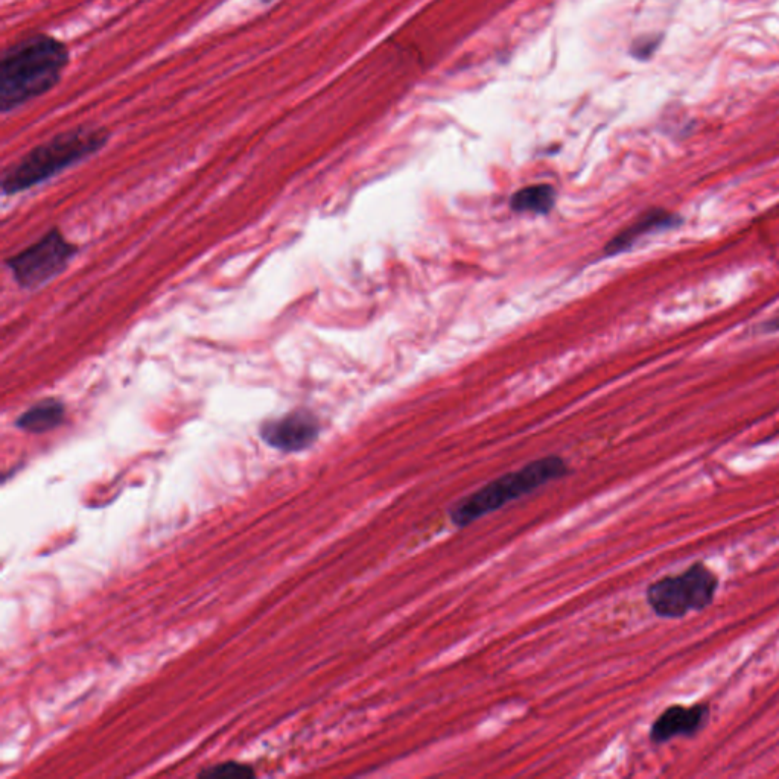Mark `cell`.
Here are the masks:
<instances>
[{
	"mask_svg": "<svg viewBox=\"0 0 779 779\" xmlns=\"http://www.w3.org/2000/svg\"><path fill=\"white\" fill-rule=\"evenodd\" d=\"M201 776H215V778H245V776H255L252 767L244 766L238 763H224L212 769L204 770Z\"/></svg>",
	"mask_w": 779,
	"mask_h": 779,
	"instance_id": "obj_11",
	"label": "cell"
},
{
	"mask_svg": "<svg viewBox=\"0 0 779 779\" xmlns=\"http://www.w3.org/2000/svg\"><path fill=\"white\" fill-rule=\"evenodd\" d=\"M70 63L66 43L34 34L5 49L0 58V112H14L60 84Z\"/></svg>",
	"mask_w": 779,
	"mask_h": 779,
	"instance_id": "obj_1",
	"label": "cell"
},
{
	"mask_svg": "<svg viewBox=\"0 0 779 779\" xmlns=\"http://www.w3.org/2000/svg\"><path fill=\"white\" fill-rule=\"evenodd\" d=\"M320 434V423L306 410L291 411L279 419L268 420L261 427V437L271 448L282 452H300L314 445Z\"/></svg>",
	"mask_w": 779,
	"mask_h": 779,
	"instance_id": "obj_6",
	"label": "cell"
},
{
	"mask_svg": "<svg viewBox=\"0 0 779 779\" xmlns=\"http://www.w3.org/2000/svg\"><path fill=\"white\" fill-rule=\"evenodd\" d=\"M77 253V245L67 241L60 230L52 229L5 264L20 287L35 290L60 276Z\"/></svg>",
	"mask_w": 779,
	"mask_h": 779,
	"instance_id": "obj_5",
	"label": "cell"
},
{
	"mask_svg": "<svg viewBox=\"0 0 779 779\" xmlns=\"http://www.w3.org/2000/svg\"><path fill=\"white\" fill-rule=\"evenodd\" d=\"M710 703L696 705H671L662 711L650 726L649 738L653 745L661 746L675 738H694L710 725Z\"/></svg>",
	"mask_w": 779,
	"mask_h": 779,
	"instance_id": "obj_7",
	"label": "cell"
},
{
	"mask_svg": "<svg viewBox=\"0 0 779 779\" xmlns=\"http://www.w3.org/2000/svg\"><path fill=\"white\" fill-rule=\"evenodd\" d=\"M719 576L699 560L679 574H671L650 583L646 600L656 617L682 620L690 612L710 608L719 591Z\"/></svg>",
	"mask_w": 779,
	"mask_h": 779,
	"instance_id": "obj_4",
	"label": "cell"
},
{
	"mask_svg": "<svg viewBox=\"0 0 779 779\" xmlns=\"http://www.w3.org/2000/svg\"><path fill=\"white\" fill-rule=\"evenodd\" d=\"M262 4H271L274 0H261Z\"/></svg>",
	"mask_w": 779,
	"mask_h": 779,
	"instance_id": "obj_14",
	"label": "cell"
},
{
	"mask_svg": "<svg viewBox=\"0 0 779 779\" xmlns=\"http://www.w3.org/2000/svg\"><path fill=\"white\" fill-rule=\"evenodd\" d=\"M556 203V191L548 185L528 186L513 194L510 206L515 212L545 215Z\"/></svg>",
	"mask_w": 779,
	"mask_h": 779,
	"instance_id": "obj_10",
	"label": "cell"
},
{
	"mask_svg": "<svg viewBox=\"0 0 779 779\" xmlns=\"http://www.w3.org/2000/svg\"><path fill=\"white\" fill-rule=\"evenodd\" d=\"M66 419V407L60 399L49 398L23 411L16 419V427L25 433L43 434L60 427Z\"/></svg>",
	"mask_w": 779,
	"mask_h": 779,
	"instance_id": "obj_9",
	"label": "cell"
},
{
	"mask_svg": "<svg viewBox=\"0 0 779 779\" xmlns=\"http://www.w3.org/2000/svg\"><path fill=\"white\" fill-rule=\"evenodd\" d=\"M109 139V131L99 127H78L57 134L5 168L0 188L4 195L29 191L64 169L89 159L101 151Z\"/></svg>",
	"mask_w": 779,
	"mask_h": 779,
	"instance_id": "obj_2",
	"label": "cell"
},
{
	"mask_svg": "<svg viewBox=\"0 0 779 779\" xmlns=\"http://www.w3.org/2000/svg\"><path fill=\"white\" fill-rule=\"evenodd\" d=\"M568 466L556 455L539 458L519 471L510 472L490 481L468 497L457 501L449 510V518L457 527H468L489 513L497 512L512 501L535 492L544 484L565 477Z\"/></svg>",
	"mask_w": 779,
	"mask_h": 779,
	"instance_id": "obj_3",
	"label": "cell"
},
{
	"mask_svg": "<svg viewBox=\"0 0 779 779\" xmlns=\"http://www.w3.org/2000/svg\"><path fill=\"white\" fill-rule=\"evenodd\" d=\"M763 331L764 332H778L779 331V318H775V320H770V322L764 323Z\"/></svg>",
	"mask_w": 779,
	"mask_h": 779,
	"instance_id": "obj_13",
	"label": "cell"
},
{
	"mask_svg": "<svg viewBox=\"0 0 779 779\" xmlns=\"http://www.w3.org/2000/svg\"><path fill=\"white\" fill-rule=\"evenodd\" d=\"M682 224V218L673 212L667 210L655 209L649 210L643 217L638 218L635 223L630 224L623 232L618 233L608 245H606V255L614 256L618 253L626 252L640 241L643 236L650 233L662 232V230L675 229Z\"/></svg>",
	"mask_w": 779,
	"mask_h": 779,
	"instance_id": "obj_8",
	"label": "cell"
},
{
	"mask_svg": "<svg viewBox=\"0 0 779 779\" xmlns=\"http://www.w3.org/2000/svg\"><path fill=\"white\" fill-rule=\"evenodd\" d=\"M656 45H658V42L653 39L638 40V42L633 45V55H635L636 58H641V60L649 58L650 55H652V52L655 51Z\"/></svg>",
	"mask_w": 779,
	"mask_h": 779,
	"instance_id": "obj_12",
	"label": "cell"
}]
</instances>
